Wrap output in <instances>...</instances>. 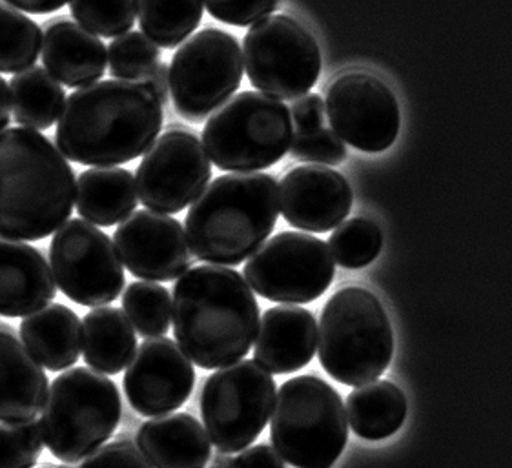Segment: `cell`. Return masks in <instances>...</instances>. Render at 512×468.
<instances>
[{
	"label": "cell",
	"mask_w": 512,
	"mask_h": 468,
	"mask_svg": "<svg viewBox=\"0 0 512 468\" xmlns=\"http://www.w3.org/2000/svg\"><path fill=\"white\" fill-rule=\"evenodd\" d=\"M163 128V104L141 81L95 82L66 97L55 143L73 163L103 168L141 157Z\"/></svg>",
	"instance_id": "6da1fadb"
},
{
	"label": "cell",
	"mask_w": 512,
	"mask_h": 468,
	"mask_svg": "<svg viewBox=\"0 0 512 468\" xmlns=\"http://www.w3.org/2000/svg\"><path fill=\"white\" fill-rule=\"evenodd\" d=\"M259 303L245 277L221 265L195 266L177 279L172 301L175 341L195 367H228L250 352Z\"/></svg>",
	"instance_id": "7a4b0ae2"
},
{
	"label": "cell",
	"mask_w": 512,
	"mask_h": 468,
	"mask_svg": "<svg viewBox=\"0 0 512 468\" xmlns=\"http://www.w3.org/2000/svg\"><path fill=\"white\" fill-rule=\"evenodd\" d=\"M75 173L48 137L31 128L0 130V237L41 241L70 219Z\"/></svg>",
	"instance_id": "3957f363"
},
{
	"label": "cell",
	"mask_w": 512,
	"mask_h": 468,
	"mask_svg": "<svg viewBox=\"0 0 512 468\" xmlns=\"http://www.w3.org/2000/svg\"><path fill=\"white\" fill-rule=\"evenodd\" d=\"M279 184L268 173H228L195 197L185 234L195 259L236 266L256 252L276 228Z\"/></svg>",
	"instance_id": "277c9868"
},
{
	"label": "cell",
	"mask_w": 512,
	"mask_h": 468,
	"mask_svg": "<svg viewBox=\"0 0 512 468\" xmlns=\"http://www.w3.org/2000/svg\"><path fill=\"white\" fill-rule=\"evenodd\" d=\"M316 350L321 367L341 385L358 387L383 376L394 356V334L378 297L359 286L330 297Z\"/></svg>",
	"instance_id": "5b68a950"
},
{
	"label": "cell",
	"mask_w": 512,
	"mask_h": 468,
	"mask_svg": "<svg viewBox=\"0 0 512 468\" xmlns=\"http://www.w3.org/2000/svg\"><path fill=\"white\" fill-rule=\"evenodd\" d=\"M123 416L119 388L92 368L64 370L55 377L41 410L42 439L53 456L77 463L103 447Z\"/></svg>",
	"instance_id": "8992f818"
},
{
	"label": "cell",
	"mask_w": 512,
	"mask_h": 468,
	"mask_svg": "<svg viewBox=\"0 0 512 468\" xmlns=\"http://www.w3.org/2000/svg\"><path fill=\"white\" fill-rule=\"evenodd\" d=\"M270 418L277 454L296 468H332L349 443L343 399L316 376L288 379L277 392Z\"/></svg>",
	"instance_id": "52a82bcc"
},
{
	"label": "cell",
	"mask_w": 512,
	"mask_h": 468,
	"mask_svg": "<svg viewBox=\"0 0 512 468\" xmlns=\"http://www.w3.org/2000/svg\"><path fill=\"white\" fill-rule=\"evenodd\" d=\"M294 137L290 108L267 93L243 92L210 115L203 146L223 172L267 170L288 152Z\"/></svg>",
	"instance_id": "ba28073f"
},
{
	"label": "cell",
	"mask_w": 512,
	"mask_h": 468,
	"mask_svg": "<svg viewBox=\"0 0 512 468\" xmlns=\"http://www.w3.org/2000/svg\"><path fill=\"white\" fill-rule=\"evenodd\" d=\"M276 401L274 376L241 359L206 379L201 414L210 443L226 454L250 447L267 428Z\"/></svg>",
	"instance_id": "9c48e42d"
},
{
	"label": "cell",
	"mask_w": 512,
	"mask_h": 468,
	"mask_svg": "<svg viewBox=\"0 0 512 468\" xmlns=\"http://www.w3.org/2000/svg\"><path fill=\"white\" fill-rule=\"evenodd\" d=\"M245 73L243 51L232 33L217 28L197 31L175 51L170 95L175 112L201 123L239 90Z\"/></svg>",
	"instance_id": "30bf717a"
},
{
	"label": "cell",
	"mask_w": 512,
	"mask_h": 468,
	"mask_svg": "<svg viewBox=\"0 0 512 468\" xmlns=\"http://www.w3.org/2000/svg\"><path fill=\"white\" fill-rule=\"evenodd\" d=\"M243 64L257 90L290 101L307 95L318 82L321 51L299 22L287 15H270L246 33Z\"/></svg>",
	"instance_id": "8fae6325"
},
{
	"label": "cell",
	"mask_w": 512,
	"mask_h": 468,
	"mask_svg": "<svg viewBox=\"0 0 512 468\" xmlns=\"http://www.w3.org/2000/svg\"><path fill=\"white\" fill-rule=\"evenodd\" d=\"M336 263L325 241L303 232H283L250 255L245 281L257 296L283 305H307L327 292Z\"/></svg>",
	"instance_id": "7c38bea8"
},
{
	"label": "cell",
	"mask_w": 512,
	"mask_h": 468,
	"mask_svg": "<svg viewBox=\"0 0 512 468\" xmlns=\"http://www.w3.org/2000/svg\"><path fill=\"white\" fill-rule=\"evenodd\" d=\"M50 268L62 294L90 308L113 303L126 283L112 239L84 219H68L55 232Z\"/></svg>",
	"instance_id": "4fadbf2b"
},
{
	"label": "cell",
	"mask_w": 512,
	"mask_h": 468,
	"mask_svg": "<svg viewBox=\"0 0 512 468\" xmlns=\"http://www.w3.org/2000/svg\"><path fill=\"white\" fill-rule=\"evenodd\" d=\"M212 179V163L197 135L174 128L148 148L137 168L141 203L159 214H179L205 190Z\"/></svg>",
	"instance_id": "5bb4252c"
},
{
	"label": "cell",
	"mask_w": 512,
	"mask_h": 468,
	"mask_svg": "<svg viewBox=\"0 0 512 468\" xmlns=\"http://www.w3.org/2000/svg\"><path fill=\"white\" fill-rule=\"evenodd\" d=\"M325 113L332 132L361 152H385L400 133L396 95L370 73H345L332 82Z\"/></svg>",
	"instance_id": "9a60e30c"
},
{
	"label": "cell",
	"mask_w": 512,
	"mask_h": 468,
	"mask_svg": "<svg viewBox=\"0 0 512 468\" xmlns=\"http://www.w3.org/2000/svg\"><path fill=\"white\" fill-rule=\"evenodd\" d=\"M124 374V394L137 414L157 418L183 407L195 385V370L168 337H148Z\"/></svg>",
	"instance_id": "2e32d148"
},
{
	"label": "cell",
	"mask_w": 512,
	"mask_h": 468,
	"mask_svg": "<svg viewBox=\"0 0 512 468\" xmlns=\"http://www.w3.org/2000/svg\"><path fill=\"white\" fill-rule=\"evenodd\" d=\"M113 245L130 274L152 283L179 279L194 263L185 228L152 210L128 215L115 230Z\"/></svg>",
	"instance_id": "e0dca14e"
},
{
	"label": "cell",
	"mask_w": 512,
	"mask_h": 468,
	"mask_svg": "<svg viewBox=\"0 0 512 468\" xmlns=\"http://www.w3.org/2000/svg\"><path fill=\"white\" fill-rule=\"evenodd\" d=\"M352 188L341 173L323 166H297L279 184V212L297 230L325 234L338 228L352 208Z\"/></svg>",
	"instance_id": "ac0fdd59"
},
{
	"label": "cell",
	"mask_w": 512,
	"mask_h": 468,
	"mask_svg": "<svg viewBox=\"0 0 512 468\" xmlns=\"http://www.w3.org/2000/svg\"><path fill=\"white\" fill-rule=\"evenodd\" d=\"M318 323L301 306H274L261 317L254 339V361L270 374H292L316 356Z\"/></svg>",
	"instance_id": "d6986e66"
},
{
	"label": "cell",
	"mask_w": 512,
	"mask_h": 468,
	"mask_svg": "<svg viewBox=\"0 0 512 468\" xmlns=\"http://www.w3.org/2000/svg\"><path fill=\"white\" fill-rule=\"evenodd\" d=\"M55 296V277L41 250L0 237V316H30Z\"/></svg>",
	"instance_id": "ffe728a7"
},
{
	"label": "cell",
	"mask_w": 512,
	"mask_h": 468,
	"mask_svg": "<svg viewBox=\"0 0 512 468\" xmlns=\"http://www.w3.org/2000/svg\"><path fill=\"white\" fill-rule=\"evenodd\" d=\"M41 57L46 72L66 88L99 81L108 64L103 41L68 19H55L46 24Z\"/></svg>",
	"instance_id": "44dd1931"
},
{
	"label": "cell",
	"mask_w": 512,
	"mask_h": 468,
	"mask_svg": "<svg viewBox=\"0 0 512 468\" xmlns=\"http://www.w3.org/2000/svg\"><path fill=\"white\" fill-rule=\"evenodd\" d=\"M48 376L10 326L0 323V421L19 423L41 414Z\"/></svg>",
	"instance_id": "7402d4cb"
},
{
	"label": "cell",
	"mask_w": 512,
	"mask_h": 468,
	"mask_svg": "<svg viewBox=\"0 0 512 468\" xmlns=\"http://www.w3.org/2000/svg\"><path fill=\"white\" fill-rule=\"evenodd\" d=\"M137 447L154 468H205L212 443L205 427L190 414H166L146 421Z\"/></svg>",
	"instance_id": "603a6c76"
},
{
	"label": "cell",
	"mask_w": 512,
	"mask_h": 468,
	"mask_svg": "<svg viewBox=\"0 0 512 468\" xmlns=\"http://www.w3.org/2000/svg\"><path fill=\"white\" fill-rule=\"evenodd\" d=\"M21 341L42 367L61 372L81 357L82 321L70 306H42L22 319Z\"/></svg>",
	"instance_id": "cb8c5ba5"
},
{
	"label": "cell",
	"mask_w": 512,
	"mask_h": 468,
	"mask_svg": "<svg viewBox=\"0 0 512 468\" xmlns=\"http://www.w3.org/2000/svg\"><path fill=\"white\" fill-rule=\"evenodd\" d=\"M137 203L134 175L124 168H92L82 172L75 183L77 212L95 226L123 223L134 214Z\"/></svg>",
	"instance_id": "d4e9b609"
},
{
	"label": "cell",
	"mask_w": 512,
	"mask_h": 468,
	"mask_svg": "<svg viewBox=\"0 0 512 468\" xmlns=\"http://www.w3.org/2000/svg\"><path fill=\"white\" fill-rule=\"evenodd\" d=\"M137 350V337L123 308L97 306L82 319L81 354L86 365L108 376L121 374Z\"/></svg>",
	"instance_id": "484cf974"
},
{
	"label": "cell",
	"mask_w": 512,
	"mask_h": 468,
	"mask_svg": "<svg viewBox=\"0 0 512 468\" xmlns=\"http://www.w3.org/2000/svg\"><path fill=\"white\" fill-rule=\"evenodd\" d=\"M407 418V397L392 381H374L350 392L347 419L359 438L381 441L396 434Z\"/></svg>",
	"instance_id": "4316f807"
},
{
	"label": "cell",
	"mask_w": 512,
	"mask_h": 468,
	"mask_svg": "<svg viewBox=\"0 0 512 468\" xmlns=\"http://www.w3.org/2000/svg\"><path fill=\"white\" fill-rule=\"evenodd\" d=\"M8 86L15 123L31 130H48L57 123L66 93L44 68L30 66L17 73Z\"/></svg>",
	"instance_id": "83f0119b"
},
{
	"label": "cell",
	"mask_w": 512,
	"mask_h": 468,
	"mask_svg": "<svg viewBox=\"0 0 512 468\" xmlns=\"http://www.w3.org/2000/svg\"><path fill=\"white\" fill-rule=\"evenodd\" d=\"M203 0H135L144 35L161 48L186 41L203 21Z\"/></svg>",
	"instance_id": "f1b7e54d"
},
{
	"label": "cell",
	"mask_w": 512,
	"mask_h": 468,
	"mask_svg": "<svg viewBox=\"0 0 512 468\" xmlns=\"http://www.w3.org/2000/svg\"><path fill=\"white\" fill-rule=\"evenodd\" d=\"M41 46V26L0 0V73L30 68L39 59Z\"/></svg>",
	"instance_id": "f546056e"
},
{
	"label": "cell",
	"mask_w": 512,
	"mask_h": 468,
	"mask_svg": "<svg viewBox=\"0 0 512 468\" xmlns=\"http://www.w3.org/2000/svg\"><path fill=\"white\" fill-rule=\"evenodd\" d=\"M123 312L139 336L161 337L172 326V297L164 286L135 281L124 290Z\"/></svg>",
	"instance_id": "4dcf8cb0"
},
{
	"label": "cell",
	"mask_w": 512,
	"mask_h": 468,
	"mask_svg": "<svg viewBox=\"0 0 512 468\" xmlns=\"http://www.w3.org/2000/svg\"><path fill=\"white\" fill-rule=\"evenodd\" d=\"M383 246V235L376 223L365 217H354L341 223L338 230L330 235L328 248L334 263L349 270H359L369 266Z\"/></svg>",
	"instance_id": "1f68e13d"
},
{
	"label": "cell",
	"mask_w": 512,
	"mask_h": 468,
	"mask_svg": "<svg viewBox=\"0 0 512 468\" xmlns=\"http://www.w3.org/2000/svg\"><path fill=\"white\" fill-rule=\"evenodd\" d=\"M77 24L97 37H121L132 30L135 0H70Z\"/></svg>",
	"instance_id": "d6a6232c"
},
{
	"label": "cell",
	"mask_w": 512,
	"mask_h": 468,
	"mask_svg": "<svg viewBox=\"0 0 512 468\" xmlns=\"http://www.w3.org/2000/svg\"><path fill=\"white\" fill-rule=\"evenodd\" d=\"M159 48L144 33L128 31L108 48V66L113 79L143 81L159 64Z\"/></svg>",
	"instance_id": "836d02e7"
},
{
	"label": "cell",
	"mask_w": 512,
	"mask_h": 468,
	"mask_svg": "<svg viewBox=\"0 0 512 468\" xmlns=\"http://www.w3.org/2000/svg\"><path fill=\"white\" fill-rule=\"evenodd\" d=\"M44 439L37 419L0 423V468H33L41 458Z\"/></svg>",
	"instance_id": "e575fe53"
},
{
	"label": "cell",
	"mask_w": 512,
	"mask_h": 468,
	"mask_svg": "<svg viewBox=\"0 0 512 468\" xmlns=\"http://www.w3.org/2000/svg\"><path fill=\"white\" fill-rule=\"evenodd\" d=\"M290 155L303 163L336 166L347 159V146L328 128L297 130L288 148Z\"/></svg>",
	"instance_id": "d590c367"
},
{
	"label": "cell",
	"mask_w": 512,
	"mask_h": 468,
	"mask_svg": "<svg viewBox=\"0 0 512 468\" xmlns=\"http://www.w3.org/2000/svg\"><path fill=\"white\" fill-rule=\"evenodd\" d=\"M281 0H203L206 10L217 21L230 26H254L277 10Z\"/></svg>",
	"instance_id": "8d00e7d4"
},
{
	"label": "cell",
	"mask_w": 512,
	"mask_h": 468,
	"mask_svg": "<svg viewBox=\"0 0 512 468\" xmlns=\"http://www.w3.org/2000/svg\"><path fill=\"white\" fill-rule=\"evenodd\" d=\"M79 468H154V465L130 439L119 438L93 450Z\"/></svg>",
	"instance_id": "74e56055"
},
{
	"label": "cell",
	"mask_w": 512,
	"mask_h": 468,
	"mask_svg": "<svg viewBox=\"0 0 512 468\" xmlns=\"http://www.w3.org/2000/svg\"><path fill=\"white\" fill-rule=\"evenodd\" d=\"M292 123L297 130H314L325 123V101L318 93H308L299 97L290 108Z\"/></svg>",
	"instance_id": "f35d334b"
},
{
	"label": "cell",
	"mask_w": 512,
	"mask_h": 468,
	"mask_svg": "<svg viewBox=\"0 0 512 468\" xmlns=\"http://www.w3.org/2000/svg\"><path fill=\"white\" fill-rule=\"evenodd\" d=\"M230 468H285V461L270 445H254L239 452Z\"/></svg>",
	"instance_id": "ab89813d"
},
{
	"label": "cell",
	"mask_w": 512,
	"mask_h": 468,
	"mask_svg": "<svg viewBox=\"0 0 512 468\" xmlns=\"http://www.w3.org/2000/svg\"><path fill=\"white\" fill-rule=\"evenodd\" d=\"M141 82H144V84L148 86V90L154 93L155 97L159 99V102H161L163 106L168 102V95H170V75H168V66H166V64L159 62L154 70L148 73Z\"/></svg>",
	"instance_id": "60d3db41"
},
{
	"label": "cell",
	"mask_w": 512,
	"mask_h": 468,
	"mask_svg": "<svg viewBox=\"0 0 512 468\" xmlns=\"http://www.w3.org/2000/svg\"><path fill=\"white\" fill-rule=\"evenodd\" d=\"M6 4H10L11 8L19 11H28L35 15H46L52 11L61 10L64 4H68L70 0H2Z\"/></svg>",
	"instance_id": "b9f144b4"
},
{
	"label": "cell",
	"mask_w": 512,
	"mask_h": 468,
	"mask_svg": "<svg viewBox=\"0 0 512 468\" xmlns=\"http://www.w3.org/2000/svg\"><path fill=\"white\" fill-rule=\"evenodd\" d=\"M11 121V97L8 82L0 77V130L8 128Z\"/></svg>",
	"instance_id": "7bdbcfd3"
},
{
	"label": "cell",
	"mask_w": 512,
	"mask_h": 468,
	"mask_svg": "<svg viewBox=\"0 0 512 468\" xmlns=\"http://www.w3.org/2000/svg\"><path fill=\"white\" fill-rule=\"evenodd\" d=\"M232 465V458L230 454L217 450V454L210 456V468H230Z\"/></svg>",
	"instance_id": "ee69618b"
},
{
	"label": "cell",
	"mask_w": 512,
	"mask_h": 468,
	"mask_svg": "<svg viewBox=\"0 0 512 468\" xmlns=\"http://www.w3.org/2000/svg\"><path fill=\"white\" fill-rule=\"evenodd\" d=\"M41 468H64V467H41Z\"/></svg>",
	"instance_id": "f6af8a7d"
}]
</instances>
